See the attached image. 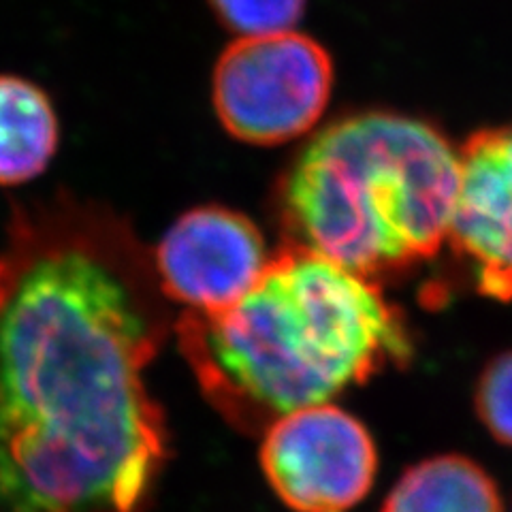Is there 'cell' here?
<instances>
[{"label":"cell","instance_id":"obj_1","mask_svg":"<svg viewBox=\"0 0 512 512\" xmlns=\"http://www.w3.org/2000/svg\"><path fill=\"white\" fill-rule=\"evenodd\" d=\"M120 235L15 207L0 250V512H146L169 457L146 367L163 325Z\"/></svg>","mask_w":512,"mask_h":512},{"label":"cell","instance_id":"obj_2","mask_svg":"<svg viewBox=\"0 0 512 512\" xmlns=\"http://www.w3.org/2000/svg\"><path fill=\"white\" fill-rule=\"evenodd\" d=\"M175 333L207 399L246 434L331 404L412 352L374 280L295 242L269 259L242 299L218 312L186 310Z\"/></svg>","mask_w":512,"mask_h":512},{"label":"cell","instance_id":"obj_3","mask_svg":"<svg viewBox=\"0 0 512 512\" xmlns=\"http://www.w3.org/2000/svg\"><path fill=\"white\" fill-rule=\"evenodd\" d=\"M459 152L438 128L370 111L320 131L280 192L295 244L363 278L434 259L448 242Z\"/></svg>","mask_w":512,"mask_h":512},{"label":"cell","instance_id":"obj_4","mask_svg":"<svg viewBox=\"0 0 512 512\" xmlns=\"http://www.w3.org/2000/svg\"><path fill=\"white\" fill-rule=\"evenodd\" d=\"M333 88L329 52L299 32L239 37L214 71V109L227 133L280 146L320 120Z\"/></svg>","mask_w":512,"mask_h":512},{"label":"cell","instance_id":"obj_5","mask_svg":"<svg viewBox=\"0 0 512 512\" xmlns=\"http://www.w3.org/2000/svg\"><path fill=\"white\" fill-rule=\"evenodd\" d=\"M261 468L295 512H346L370 493L378 451L355 416L320 404L288 412L267 427Z\"/></svg>","mask_w":512,"mask_h":512},{"label":"cell","instance_id":"obj_6","mask_svg":"<svg viewBox=\"0 0 512 512\" xmlns=\"http://www.w3.org/2000/svg\"><path fill=\"white\" fill-rule=\"evenodd\" d=\"M269 263L254 222L227 207H195L175 220L154 252L163 293L190 312H218L242 299Z\"/></svg>","mask_w":512,"mask_h":512},{"label":"cell","instance_id":"obj_7","mask_svg":"<svg viewBox=\"0 0 512 512\" xmlns=\"http://www.w3.org/2000/svg\"><path fill=\"white\" fill-rule=\"evenodd\" d=\"M448 242L480 295L512 301V122L480 128L461 146Z\"/></svg>","mask_w":512,"mask_h":512},{"label":"cell","instance_id":"obj_8","mask_svg":"<svg viewBox=\"0 0 512 512\" xmlns=\"http://www.w3.org/2000/svg\"><path fill=\"white\" fill-rule=\"evenodd\" d=\"M60 128L54 105L37 84L0 75V186H20L52 163Z\"/></svg>","mask_w":512,"mask_h":512},{"label":"cell","instance_id":"obj_9","mask_svg":"<svg viewBox=\"0 0 512 512\" xmlns=\"http://www.w3.org/2000/svg\"><path fill=\"white\" fill-rule=\"evenodd\" d=\"M380 512H506L493 476L466 455L429 457L397 480Z\"/></svg>","mask_w":512,"mask_h":512},{"label":"cell","instance_id":"obj_10","mask_svg":"<svg viewBox=\"0 0 512 512\" xmlns=\"http://www.w3.org/2000/svg\"><path fill=\"white\" fill-rule=\"evenodd\" d=\"M216 18L239 37L278 35L291 30L306 0H210Z\"/></svg>","mask_w":512,"mask_h":512},{"label":"cell","instance_id":"obj_11","mask_svg":"<svg viewBox=\"0 0 512 512\" xmlns=\"http://www.w3.org/2000/svg\"><path fill=\"white\" fill-rule=\"evenodd\" d=\"M474 406L491 438L512 448V348L495 355L480 372Z\"/></svg>","mask_w":512,"mask_h":512}]
</instances>
